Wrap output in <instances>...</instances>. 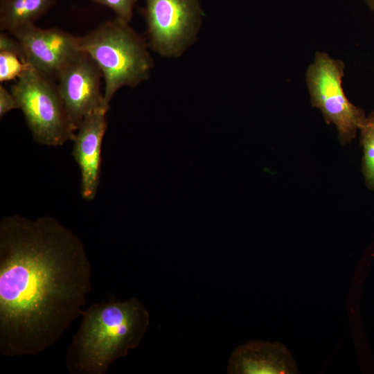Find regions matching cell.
I'll list each match as a JSON object with an SVG mask.
<instances>
[{
  "label": "cell",
  "mask_w": 374,
  "mask_h": 374,
  "mask_svg": "<svg viewBox=\"0 0 374 374\" xmlns=\"http://www.w3.org/2000/svg\"><path fill=\"white\" fill-rule=\"evenodd\" d=\"M81 240L51 216L0 222V353L37 355L80 315L92 290Z\"/></svg>",
  "instance_id": "6da1fadb"
},
{
  "label": "cell",
  "mask_w": 374,
  "mask_h": 374,
  "mask_svg": "<svg viewBox=\"0 0 374 374\" xmlns=\"http://www.w3.org/2000/svg\"><path fill=\"white\" fill-rule=\"evenodd\" d=\"M82 323L64 358L71 374H105L141 342L149 313L137 298L101 301L82 310Z\"/></svg>",
  "instance_id": "7a4b0ae2"
},
{
  "label": "cell",
  "mask_w": 374,
  "mask_h": 374,
  "mask_svg": "<svg viewBox=\"0 0 374 374\" xmlns=\"http://www.w3.org/2000/svg\"><path fill=\"white\" fill-rule=\"evenodd\" d=\"M80 46L102 71L104 102L109 107L119 89L135 87L150 75L153 61L148 44L129 22L119 17L107 20L80 37Z\"/></svg>",
  "instance_id": "3957f363"
},
{
  "label": "cell",
  "mask_w": 374,
  "mask_h": 374,
  "mask_svg": "<svg viewBox=\"0 0 374 374\" xmlns=\"http://www.w3.org/2000/svg\"><path fill=\"white\" fill-rule=\"evenodd\" d=\"M10 91L36 143L60 146L73 141L76 132L52 80L28 65L12 84Z\"/></svg>",
  "instance_id": "277c9868"
},
{
  "label": "cell",
  "mask_w": 374,
  "mask_h": 374,
  "mask_svg": "<svg viewBox=\"0 0 374 374\" xmlns=\"http://www.w3.org/2000/svg\"><path fill=\"white\" fill-rule=\"evenodd\" d=\"M344 68L341 60L317 51L305 74L312 105L320 110L328 125H335L341 145L356 137L366 116L364 110L353 105L345 94L342 84Z\"/></svg>",
  "instance_id": "5b68a950"
},
{
  "label": "cell",
  "mask_w": 374,
  "mask_h": 374,
  "mask_svg": "<svg viewBox=\"0 0 374 374\" xmlns=\"http://www.w3.org/2000/svg\"><path fill=\"white\" fill-rule=\"evenodd\" d=\"M149 45L163 57H179L195 42L202 11L199 0H145Z\"/></svg>",
  "instance_id": "8992f818"
},
{
  "label": "cell",
  "mask_w": 374,
  "mask_h": 374,
  "mask_svg": "<svg viewBox=\"0 0 374 374\" xmlns=\"http://www.w3.org/2000/svg\"><path fill=\"white\" fill-rule=\"evenodd\" d=\"M103 73L96 62L81 51L60 73L57 90L68 118L76 132L82 120L106 106L101 91Z\"/></svg>",
  "instance_id": "52a82bcc"
},
{
  "label": "cell",
  "mask_w": 374,
  "mask_h": 374,
  "mask_svg": "<svg viewBox=\"0 0 374 374\" xmlns=\"http://www.w3.org/2000/svg\"><path fill=\"white\" fill-rule=\"evenodd\" d=\"M11 35L20 42L27 63L52 80L82 51L80 37L57 28H42L32 24Z\"/></svg>",
  "instance_id": "ba28073f"
},
{
  "label": "cell",
  "mask_w": 374,
  "mask_h": 374,
  "mask_svg": "<svg viewBox=\"0 0 374 374\" xmlns=\"http://www.w3.org/2000/svg\"><path fill=\"white\" fill-rule=\"evenodd\" d=\"M108 110L103 107L87 116L73 139L72 155L80 170V194L87 201L94 199L100 184L102 145Z\"/></svg>",
  "instance_id": "9c48e42d"
},
{
  "label": "cell",
  "mask_w": 374,
  "mask_h": 374,
  "mask_svg": "<svg viewBox=\"0 0 374 374\" xmlns=\"http://www.w3.org/2000/svg\"><path fill=\"white\" fill-rule=\"evenodd\" d=\"M231 374H292L298 373L287 348L279 342L251 341L232 353L227 366Z\"/></svg>",
  "instance_id": "30bf717a"
},
{
  "label": "cell",
  "mask_w": 374,
  "mask_h": 374,
  "mask_svg": "<svg viewBox=\"0 0 374 374\" xmlns=\"http://www.w3.org/2000/svg\"><path fill=\"white\" fill-rule=\"evenodd\" d=\"M56 0H0V29L10 34L46 14Z\"/></svg>",
  "instance_id": "8fae6325"
},
{
  "label": "cell",
  "mask_w": 374,
  "mask_h": 374,
  "mask_svg": "<svg viewBox=\"0 0 374 374\" xmlns=\"http://www.w3.org/2000/svg\"><path fill=\"white\" fill-rule=\"evenodd\" d=\"M359 131L363 150L362 172L367 187L374 191V110L366 116Z\"/></svg>",
  "instance_id": "7c38bea8"
},
{
  "label": "cell",
  "mask_w": 374,
  "mask_h": 374,
  "mask_svg": "<svg viewBox=\"0 0 374 374\" xmlns=\"http://www.w3.org/2000/svg\"><path fill=\"white\" fill-rule=\"evenodd\" d=\"M28 65L15 53L0 51V82L17 80Z\"/></svg>",
  "instance_id": "4fadbf2b"
},
{
  "label": "cell",
  "mask_w": 374,
  "mask_h": 374,
  "mask_svg": "<svg viewBox=\"0 0 374 374\" xmlns=\"http://www.w3.org/2000/svg\"><path fill=\"white\" fill-rule=\"evenodd\" d=\"M96 3L106 6L116 15L127 22L132 19L133 9L138 0H90Z\"/></svg>",
  "instance_id": "5bb4252c"
},
{
  "label": "cell",
  "mask_w": 374,
  "mask_h": 374,
  "mask_svg": "<svg viewBox=\"0 0 374 374\" xmlns=\"http://www.w3.org/2000/svg\"><path fill=\"white\" fill-rule=\"evenodd\" d=\"M0 51L15 53L26 62L20 42L15 37L12 38L9 36L4 31H1L0 34Z\"/></svg>",
  "instance_id": "9a60e30c"
},
{
  "label": "cell",
  "mask_w": 374,
  "mask_h": 374,
  "mask_svg": "<svg viewBox=\"0 0 374 374\" xmlns=\"http://www.w3.org/2000/svg\"><path fill=\"white\" fill-rule=\"evenodd\" d=\"M19 109L18 104L11 91L0 86V117H3L12 109Z\"/></svg>",
  "instance_id": "2e32d148"
},
{
  "label": "cell",
  "mask_w": 374,
  "mask_h": 374,
  "mask_svg": "<svg viewBox=\"0 0 374 374\" xmlns=\"http://www.w3.org/2000/svg\"><path fill=\"white\" fill-rule=\"evenodd\" d=\"M366 5L368 6V8L374 12V0H362Z\"/></svg>",
  "instance_id": "e0dca14e"
}]
</instances>
